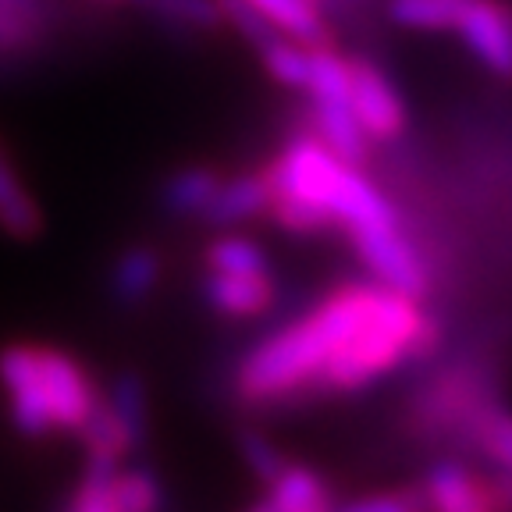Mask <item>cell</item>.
Masks as SVG:
<instances>
[{
  "instance_id": "obj_1",
  "label": "cell",
  "mask_w": 512,
  "mask_h": 512,
  "mask_svg": "<svg viewBox=\"0 0 512 512\" xmlns=\"http://www.w3.org/2000/svg\"><path fill=\"white\" fill-rule=\"evenodd\" d=\"M384 296L388 285L381 281L335 288L310 313L285 324L242 356L235 370V395L246 406H274L306 392H324L345 352L381 310Z\"/></svg>"
},
{
  "instance_id": "obj_2",
  "label": "cell",
  "mask_w": 512,
  "mask_h": 512,
  "mask_svg": "<svg viewBox=\"0 0 512 512\" xmlns=\"http://www.w3.org/2000/svg\"><path fill=\"white\" fill-rule=\"evenodd\" d=\"M349 168V160L338 157L320 136H296L264 168L271 185L267 217L292 235H320L338 228L335 210Z\"/></svg>"
},
{
  "instance_id": "obj_3",
  "label": "cell",
  "mask_w": 512,
  "mask_h": 512,
  "mask_svg": "<svg viewBox=\"0 0 512 512\" xmlns=\"http://www.w3.org/2000/svg\"><path fill=\"white\" fill-rule=\"evenodd\" d=\"M168 491L164 480L146 466H114V470H82L79 484L68 498L64 509L72 512H153L164 509Z\"/></svg>"
},
{
  "instance_id": "obj_4",
  "label": "cell",
  "mask_w": 512,
  "mask_h": 512,
  "mask_svg": "<svg viewBox=\"0 0 512 512\" xmlns=\"http://www.w3.org/2000/svg\"><path fill=\"white\" fill-rule=\"evenodd\" d=\"M0 388L8 395V416L18 434H25V438L54 434L40 345L11 342L0 349Z\"/></svg>"
},
{
  "instance_id": "obj_5",
  "label": "cell",
  "mask_w": 512,
  "mask_h": 512,
  "mask_svg": "<svg viewBox=\"0 0 512 512\" xmlns=\"http://www.w3.org/2000/svg\"><path fill=\"white\" fill-rule=\"evenodd\" d=\"M495 395L488 392L484 374L470 367H452L438 374L413 402V424L424 434H452L456 438L463 424L480 406Z\"/></svg>"
},
{
  "instance_id": "obj_6",
  "label": "cell",
  "mask_w": 512,
  "mask_h": 512,
  "mask_svg": "<svg viewBox=\"0 0 512 512\" xmlns=\"http://www.w3.org/2000/svg\"><path fill=\"white\" fill-rule=\"evenodd\" d=\"M349 242L374 281L395 288V292H406L413 299L427 296L431 271H427L424 256L416 253V246L406 239L399 224L395 228H377V232H360L352 235Z\"/></svg>"
},
{
  "instance_id": "obj_7",
  "label": "cell",
  "mask_w": 512,
  "mask_h": 512,
  "mask_svg": "<svg viewBox=\"0 0 512 512\" xmlns=\"http://www.w3.org/2000/svg\"><path fill=\"white\" fill-rule=\"evenodd\" d=\"M349 107L374 143H392L406 132V104L399 89L367 57H349Z\"/></svg>"
},
{
  "instance_id": "obj_8",
  "label": "cell",
  "mask_w": 512,
  "mask_h": 512,
  "mask_svg": "<svg viewBox=\"0 0 512 512\" xmlns=\"http://www.w3.org/2000/svg\"><path fill=\"white\" fill-rule=\"evenodd\" d=\"M43 360V381H47V402L50 416H54V431L79 434L86 424V416L93 413L100 388L93 384L89 370L75 360L72 352L54 349V345H40Z\"/></svg>"
},
{
  "instance_id": "obj_9",
  "label": "cell",
  "mask_w": 512,
  "mask_h": 512,
  "mask_svg": "<svg viewBox=\"0 0 512 512\" xmlns=\"http://www.w3.org/2000/svg\"><path fill=\"white\" fill-rule=\"evenodd\" d=\"M459 40L495 79L512 82V4L509 0H466L456 25Z\"/></svg>"
},
{
  "instance_id": "obj_10",
  "label": "cell",
  "mask_w": 512,
  "mask_h": 512,
  "mask_svg": "<svg viewBox=\"0 0 512 512\" xmlns=\"http://www.w3.org/2000/svg\"><path fill=\"white\" fill-rule=\"evenodd\" d=\"M420 491H424V505L434 512H495L488 477L473 473L459 459H438L427 466Z\"/></svg>"
},
{
  "instance_id": "obj_11",
  "label": "cell",
  "mask_w": 512,
  "mask_h": 512,
  "mask_svg": "<svg viewBox=\"0 0 512 512\" xmlns=\"http://www.w3.org/2000/svg\"><path fill=\"white\" fill-rule=\"evenodd\" d=\"M203 303L221 317L232 320H253L260 313H267L278 299V285H274L271 271L260 274H221L207 271L200 285Z\"/></svg>"
},
{
  "instance_id": "obj_12",
  "label": "cell",
  "mask_w": 512,
  "mask_h": 512,
  "mask_svg": "<svg viewBox=\"0 0 512 512\" xmlns=\"http://www.w3.org/2000/svg\"><path fill=\"white\" fill-rule=\"evenodd\" d=\"M267 495L256 498L249 509L256 512H328L338 509V495L324 473L310 466L288 463L271 484H264Z\"/></svg>"
},
{
  "instance_id": "obj_13",
  "label": "cell",
  "mask_w": 512,
  "mask_h": 512,
  "mask_svg": "<svg viewBox=\"0 0 512 512\" xmlns=\"http://www.w3.org/2000/svg\"><path fill=\"white\" fill-rule=\"evenodd\" d=\"M310 132L320 136L331 150L349 164L367 160V132L352 114L345 96H310Z\"/></svg>"
},
{
  "instance_id": "obj_14",
  "label": "cell",
  "mask_w": 512,
  "mask_h": 512,
  "mask_svg": "<svg viewBox=\"0 0 512 512\" xmlns=\"http://www.w3.org/2000/svg\"><path fill=\"white\" fill-rule=\"evenodd\" d=\"M79 438H82V448H86V466L89 470H114L121 466V459L128 452H136V438L121 424V416L114 413V406L104 399H96L93 413L86 416V424L79 427Z\"/></svg>"
},
{
  "instance_id": "obj_15",
  "label": "cell",
  "mask_w": 512,
  "mask_h": 512,
  "mask_svg": "<svg viewBox=\"0 0 512 512\" xmlns=\"http://www.w3.org/2000/svg\"><path fill=\"white\" fill-rule=\"evenodd\" d=\"M267 203H271V185H267L264 171H242V175L224 178L203 221L214 228H235V224L267 214Z\"/></svg>"
},
{
  "instance_id": "obj_16",
  "label": "cell",
  "mask_w": 512,
  "mask_h": 512,
  "mask_svg": "<svg viewBox=\"0 0 512 512\" xmlns=\"http://www.w3.org/2000/svg\"><path fill=\"white\" fill-rule=\"evenodd\" d=\"M470 452L488 459L495 470H512V409L502 399H488L456 434Z\"/></svg>"
},
{
  "instance_id": "obj_17",
  "label": "cell",
  "mask_w": 512,
  "mask_h": 512,
  "mask_svg": "<svg viewBox=\"0 0 512 512\" xmlns=\"http://www.w3.org/2000/svg\"><path fill=\"white\" fill-rule=\"evenodd\" d=\"M0 232L11 235L18 242H29L43 232V210L29 185L18 175L15 160L8 157L4 143H0Z\"/></svg>"
},
{
  "instance_id": "obj_18",
  "label": "cell",
  "mask_w": 512,
  "mask_h": 512,
  "mask_svg": "<svg viewBox=\"0 0 512 512\" xmlns=\"http://www.w3.org/2000/svg\"><path fill=\"white\" fill-rule=\"evenodd\" d=\"M160 274H164V260L153 246L139 242V246L121 249L111 267V278H107L111 299L121 306H143L157 292Z\"/></svg>"
},
{
  "instance_id": "obj_19",
  "label": "cell",
  "mask_w": 512,
  "mask_h": 512,
  "mask_svg": "<svg viewBox=\"0 0 512 512\" xmlns=\"http://www.w3.org/2000/svg\"><path fill=\"white\" fill-rule=\"evenodd\" d=\"M224 178L210 164H185L160 182V207L175 217H203Z\"/></svg>"
},
{
  "instance_id": "obj_20",
  "label": "cell",
  "mask_w": 512,
  "mask_h": 512,
  "mask_svg": "<svg viewBox=\"0 0 512 512\" xmlns=\"http://www.w3.org/2000/svg\"><path fill=\"white\" fill-rule=\"evenodd\" d=\"M260 15L278 32L306 47H331L328 15H324V0H253Z\"/></svg>"
},
{
  "instance_id": "obj_21",
  "label": "cell",
  "mask_w": 512,
  "mask_h": 512,
  "mask_svg": "<svg viewBox=\"0 0 512 512\" xmlns=\"http://www.w3.org/2000/svg\"><path fill=\"white\" fill-rule=\"evenodd\" d=\"M50 32L43 0H0V57H22L36 50Z\"/></svg>"
},
{
  "instance_id": "obj_22",
  "label": "cell",
  "mask_w": 512,
  "mask_h": 512,
  "mask_svg": "<svg viewBox=\"0 0 512 512\" xmlns=\"http://www.w3.org/2000/svg\"><path fill=\"white\" fill-rule=\"evenodd\" d=\"M256 54H260V61H264V72L271 75L278 86L296 89V93H306V86H310L313 47L292 40V36H274V40L264 43Z\"/></svg>"
},
{
  "instance_id": "obj_23",
  "label": "cell",
  "mask_w": 512,
  "mask_h": 512,
  "mask_svg": "<svg viewBox=\"0 0 512 512\" xmlns=\"http://www.w3.org/2000/svg\"><path fill=\"white\" fill-rule=\"evenodd\" d=\"M466 0H388V18L416 32H456Z\"/></svg>"
},
{
  "instance_id": "obj_24",
  "label": "cell",
  "mask_w": 512,
  "mask_h": 512,
  "mask_svg": "<svg viewBox=\"0 0 512 512\" xmlns=\"http://www.w3.org/2000/svg\"><path fill=\"white\" fill-rule=\"evenodd\" d=\"M104 399L114 406V413L121 416V424L132 431L136 445L146 441V431H150V399H146V381L136 374V370H121L111 381V388L104 392Z\"/></svg>"
},
{
  "instance_id": "obj_25",
  "label": "cell",
  "mask_w": 512,
  "mask_h": 512,
  "mask_svg": "<svg viewBox=\"0 0 512 512\" xmlns=\"http://www.w3.org/2000/svg\"><path fill=\"white\" fill-rule=\"evenodd\" d=\"M203 256H207V271H221V274L271 271L267 249L256 239H246V235H217Z\"/></svg>"
},
{
  "instance_id": "obj_26",
  "label": "cell",
  "mask_w": 512,
  "mask_h": 512,
  "mask_svg": "<svg viewBox=\"0 0 512 512\" xmlns=\"http://www.w3.org/2000/svg\"><path fill=\"white\" fill-rule=\"evenodd\" d=\"M146 11H153L160 22L178 25V29L210 32V29H221L224 25L217 0H150Z\"/></svg>"
},
{
  "instance_id": "obj_27",
  "label": "cell",
  "mask_w": 512,
  "mask_h": 512,
  "mask_svg": "<svg viewBox=\"0 0 512 512\" xmlns=\"http://www.w3.org/2000/svg\"><path fill=\"white\" fill-rule=\"evenodd\" d=\"M217 8H221V22L228 25V29L239 32L253 50L271 43L274 36H285V32H278L264 15H260V8H256L253 0H217Z\"/></svg>"
},
{
  "instance_id": "obj_28",
  "label": "cell",
  "mask_w": 512,
  "mask_h": 512,
  "mask_svg": "<svg viewBox=\"0 0 512 512\" xmlns=\"http://www.w3.org/2000/svg\"><path fill=\"white\" fill-rule=\"evenodd\" d=\"M239 456H242V463H246V470L253 473L260 484H271V480L288 466L285 452H281L267 434L253 431V427L239 434Z\"/></svg>"
},
{
  "instance_id": "obj_29",
  "label": "cell",
  "mask_w": 512,
  "mask_h": 512,
  "mask_svg": "<svg viewBox=\"0 0 512 512\" xmlns=\"http://www.w3.org/2000/svg\"><path fill=\"white\" fill-rule=\"evenodd\" d=\"M338 505L349 512H420V509H427L420 484H409V488H399V491L360 495V498H349V502H338Z\"/></svg>"
},
{
  "instance_id": "obj_30",
  "label": "cell",
  "mask_w": 512,
  "mask_h": 512,
  "mask_svg": "<svg viewBox=\"0 0 512 512\" xmlns=\"http://www.w3.org/2000/svg\"><path fill=\"white\" fill-rule=\"evenodd\" d=\"M100 4H139V8H146L150 0H100Z\"/></svg>"
}]
</instances>
